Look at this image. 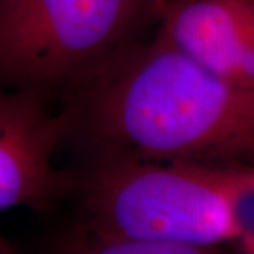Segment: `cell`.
<instances>
[{"mask_svg": "<svg viewBox=\"0 0 254 254\" xmlns=\"http://www.w3.org/2000/svg\"><path fill=\"white\" fill-rule=\"evenodd\" d=\"M157 31L229 81L254 51V0H158Z\"/></svg>", "mask_w": 254, "mask_h": 254, "instance_id": "cell-5", "label": "cell"}, {"mask_svg": "<svg viewBox=\"0 0 254 254\" xmlns=\"http://www.w3.org/2000/svg\"><path fill=\"white\" fill-rule=\"evenodd\" d=\"M14 249L13 246L10 245L9 242L4 239V237L0 236V254H7V253H13Z\"/></svg>", "mask_w": 254, "mask_h": 254, "instance_id": "cell-8", "label": "cell"}, {"mask_svg": "<svg viewBox=\"0 0 254 254\" xmlns=\"http://www.w3.org/2000/svg\"><path fill=\"white\" fill-rule=\"evenodd\" d=\"M158 0H0V86L71 91L155 21Z\"/></svg>", "mask_w": 254, "mask_h": 254, "instance_id": "cell-3", "label": "cell"}, {"mask_svg": "<svg viewBox=\"0 0 254 254\" xmlns=\"http://www.w3.org/2000/svg\"><path fill=\"white\" fill-rule=\"evenodd\" d=\"M79 220L120 236L208 253L236 242L233 209L219 168L134 158H89L76 173Z\"/></svg>", "mask_w": 254, "mask_h": 254, "instance_id": "cell-2", "label": "cell"}, {"mask_svg": "<svg viewBox=\"0 0 254 254\" xmlns=\"http://www.w3.org/2000/svg\"><path fill=\"white\" fill-rule=\"evenodd\" d=\"M237 227V243L254 254V168H219Z\"/></svg>", "mask_w": 254, "mask_h": 254, "instance_id": "cell-7", "label": "cell"}, {"mask_svg": "<svg viewBox=\"0 0 254 254\" xmlns=\"http://www.w3.org/2000/svg\"><path fill=\"white\" fill-rule=\"evenodd\" d=\"M54 252L71 254H174L165 246L145 243L76 222L55 237Z\"/></svg>", "mask_w": 254, "mask_h": 254, "instance_id": "cell-6", "label": "cell"}, {"mask_svg": "<svg viewBox=\"0 0 254 254\" xmlns=\"http://www.w3.org/2000/svg\"><path fill=\"white\" fill-rule=\"evenodd\" d=\"M69 138L91 158L254 168V91L155 30L66 92Z\"/></svg>", "mask_w": 254, "mask_h": 254, "instance_id": "cell-1", "label": "cell"}, {"mask_svg": "<svg viewBox=\"0 0 254 254\" xmlns=\"http://www.w3.org/2000/svg\"><path fill=\"white\" fill-rule=\"evenodd\" d=\"M68 137L65 112L51 113L43 93L0 86V212L44 213L75 190L76 173L54 164Z\"/></svg>", "mask_w": 254, "mask_h": 254, "instance_id": "cell-4", "label": "cell"}]
</instances>
